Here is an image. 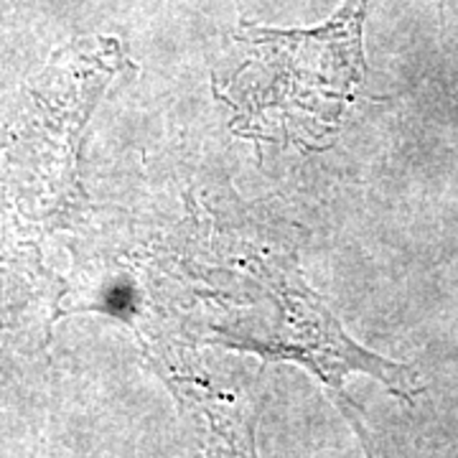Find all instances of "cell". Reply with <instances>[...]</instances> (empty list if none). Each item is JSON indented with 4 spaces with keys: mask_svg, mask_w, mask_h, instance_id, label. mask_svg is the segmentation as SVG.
Returning <instances> with one entry per match:
<instances>
[{
    "mask_svg": "<svg viewBox=\"0 0 458 458\" xmlns=\"http://www.w3.org/2000/svg\"><path fill=\"white\" fill-rule=\"evenodd\" d=\"M372 0H344L316 29H267L242 21L245 62L219 92L232 128L267 143L324 148L339 132L367 77L361 33Z\"/></svg>",
    "mask_w": 458,
    "mask_h": 458,
    "instance_id": "cell-1",
    "label": "cell"
},
{
    "mask_svg": "<svg viewBox=\"0 0 458 458\" xmlns=\"http://www.w3.org/2000/svg\"><path fill=\"white\" fill-rule=\"evenodd\" d=\"M252 270L265 280L270 295L276 298L278 318L265 324L252 318L232 321L214 328V342L255 352L265 360H293L306 364L313 375L327 382L334 394H342L344 377L349 372L372 375L397 397L410 400L415 394V377L408 367L377 357L352 342L331 316L327 303L298 276L295 265L280 258H262L252 262Z\"/></svg>",
    "mask_w": 458,
    "mask_h": 458,
    "instance_id": "cell-2",
    "label": "cell"
},
{
    "mask_svg": "<svg viewBox=\"0 0 458 458\" xmlns=\"http://www.w3.org/2000/svg\"><path fill=\"white\" fill-rule=\"evenodd\" d=\"M171 390L179 397L183 415L197 433L199 445L207 458H255L252 426L245 412L227 397H216L204 385L189 377H168Z\"/></svg>",
    "mask_w": 458,
    "mask_h": 458,
    "instance_id": "cell-3",
    "label": "cell"
}]
</instances>
